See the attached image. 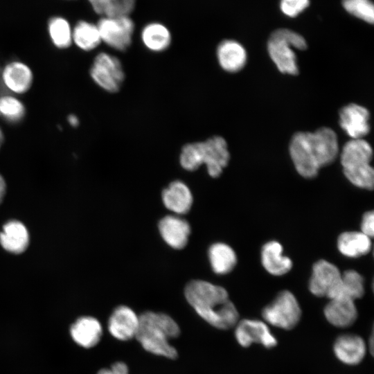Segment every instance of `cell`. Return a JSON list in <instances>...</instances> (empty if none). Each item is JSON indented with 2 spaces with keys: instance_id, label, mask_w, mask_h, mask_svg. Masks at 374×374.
<instances>
[{
  "instance_id": "1",
  "label": "cell",
  "mask_w": 374,
  "mask_h": 374,
  "mask_svg": "<svg viewBox=\"0 0 374 374\" xmlns=\"http://www.w3.org/2000/svg\"><path fill=\"white\" fill-rule=\"evenodd\" d=\"M289 151L298 173L305 178H313L321 168L332 163L337 158V136L327 127L314 132H298L291 139Z\"/></svg>"
},
{
  "instance_id": "2",
  "label": "cell",
  "mask_w": 374,
  "mask_h": 374,
  "mask_svg": "<svg viewBox=\"0 0 374 374\" xmlns=\"http://www.w3.org/2000/svg\"><path fill=\"white\" fill-rule=\"evenodd\" d=\"M184 293L188 303L212 326L228 330L239 321V313L224 287L206 280H193L186 285Z\"/></svg>"
},
{
  "instance_id": "3",
  "label": "cell",
  "mask_w": 374,
  "mask_h": 374,
  "mask_svg": "<svg viewBox=\"0 0 374 374\" xmlns=\"http://www.w3.org/2000/svg\"><path fill=\"white\" fill-rule=\"evenodd\" d=\"M139 317V325L135 337L148 352L169 359L177 357V350L170 344L176 338L180 329L169 315L147 311Z\"/></svg>"
},
{
  "instance_id": "4",
  "label": "cell",
  "mask_w": 374,
  "mask_h": 374,
  "mask_svg": "<svg viewBox=\"0 0 374 374\" xmlns=\"http://www.w3.org/2000/svg\"><path fill=\"white\" fill-rule=\"evenodd\" d=\"M373 149L364 139H351L343 146L341 163L347 179L355 186L372 190L374 170L371 166Z\"/></svg>"
},
{
  "instance_id": "5",
  "label": "cell",
  "mask_w": 374,
  "mask_h": 374,
  "mask_svg": "<svg viewBox=\"0 0 374 374\" xmlns=\"http://www.w3.org/2000/svg\"><path fill=\"white\" fill-rule=\"evenodd\" d=\"M307 43L303 36L289 29L274 31L267 42L269 57L279 71L285 74L297 75L299 67L294 49L305 50Z\"/></svg>"
},
{
  "instance_id": "6",
  "label": "cell",
  "mask_w": 374,
  "mask_h": 374,
  "mask_svg": "<svg viewBox=\"0 0 374 374\" xmlns=\"http://www.w3.org/2000/svg\"><path fill=\"white\" fill-rule=\"evenodd\" d=\"M262 316L267 323L291 330L299 322L301 310L295 296L288 290H283L264 308Z\"/></svg>"
},
{
  "instance_id": "7",
  "label": "cell",
  "mask_w": 374,
  "mask_h": 374,
  "mask_svg": "<svg viewBox=\"0 0 374 374\" xmlns=\"http://www.w3.org/2000/svg\"><path fill=\"white\" fill-rule=\"evenodd\" d=\"M89 71L91 79L99 87L112 93L121 89L125 78L120 59L106 52H100L95 57Z\"/></svg>"
},
{
  "instance_id": "8",
  "label": "cell",
  "mask_w": 374,
  "mask_h": 374,
  "mask_svg": "<svg viewBox=\"0 0 374 374\" xmlns=\"http://www.w3.org/2000/svg\"><path fill=\"white\" fill-rule=\"evenodd\" d=\"M101 41L117 51H125L132 42L134 23L130 16L102 17L96 24Z\"/></svg>"
},
{
  "instance_id": "9",
  "label": "cell",
  "mask_w": 374,
  "mask_h": 374,
  "mask_svg": "<svg viewBox=\"0 0 374 374\" xmlns=\"http://www.w3.org/2000/svg\"><path fill=\"white\" fill-rule=\"evenodd\" d=\"M341 273L332 263L320 260L314 263L309 282V290L316 296L329 299L339 296Z\"/></svg>"
},
{
  "instance_id": "10",
  "label": "cell",
  "mask_w": 374,
  "mask_h": 374,
  "mask_svg": "<svg viewBox=\"0 0 374 374\" xmlns=\"http://www.w3.org/2000/svg\"><path fill=\"white\" fill-rule=\"evenodd\" d=\"M235 326V339L242 347L247 348L253 344H259L269 349L277 345V339L265 322L244 319L238 321Z\"/></svg>"
},
{
  "instance_id": "11",
  "label": "cell",
  "mask_w": 374,
  "mask_h": 374,
  "mask_svg": "<svg viewBox=\"0 0 374 374\" xmlns=\"http://www.w3.org/2000/svg\"><path fill=\"white\" fill-rule=\"evenodd\" d=\"M202 142L201 161L210 177L220 176L230 160L226 140L221 136H213Z\"/></svg>"
},
{
  "instance_id": "12",
  "label": "cell",
  "mask_w": 374,
  "mask_h": 374,
  "mask_svg": "<svg viewBox=\"0 0 374 374\" xmlns=\"http://www.w3.org/2000/svg\"><path fill=\"white\" fill-rule=\"evenodd\" d=\"M339 125L352 139H363L371 130L370 113L359 105L350 103L339 113Z\"/></svg>"
},
{
  "instance_id": "13",
  "label": "cell",
  "mask_w": 374,
  "mask_h": 374,
  "mask_svg": "<svg viewBox=\"0 0 374 374\" xmlns=\"http://www.w3.org/2000/svg\"><path fill=\"white\" fill-rule=\"evenodd\" d=\"M139 325V316L125 305L115 308L108 321L110 334L121 341H127L135 337Z\"/></svg>"
},
{
  "instance_id": "14",
  "label": "cell",
  "mask_w": 374,
  "mask_h": 374,
  "mask_svg": "<svg viewBox=\"0 0 374 374\" xmlns=\"http://www.w3.org/2000/svg\"><path fill=\"white\" fill-rule=\"evenodd\" d=\"M333 352L341 362L353 366L359 364L364 358L366 346L361 337L345 334L339 336L335 341Z\"/></svg>"
},
{
  "instance_id": "15",
  "label": "cell",
  "mask_w": 374,
  "mask_h": 374,
  "mask_svg": "<svg viewBox=\"0 0 374 374\" xmlns=\"http://www.w3.org/2000/svg\"><path fill=\"white\" fill-rule=\"evenodd\" d=\"M216 57L221 69L233 73L244 67L247 53L244 46L238 41L224 39L217 46Z\"/></svg>"
},
{
  "instance_id": "16",
  "label": "cell",
  "mask_w": 374,
  "mask_h": 374,
  "mask_svg": "<svg viewBox=\"0 0 374 374\" xmlns=\"http://www.w3.org/2000/svg\"><path fill=\"white\" fill-rule=\"evenodd\" d=\"M159 229L162 238L172 248L181 249L187 244L190 226L186 220L167 215L159 221Z\"/></svg>"
},
{
  "instance_id": "17",
  "label": "cell",
  "mask_w": 374,
  "mask_h": 374,
  "mask_svg": "<svg viewBox=\"0 0 374 374\" xmlns=\"http://www.w3.org/2000/svg\"><path fill=\"white\" fill-rule=\"evenodd\" d=\"M354 301L344 297L330 299L324 308L326 319L337 328L352 326L357 318V310Z\"/></svg>"
},
{
  "instance_id": "18",
  "label": "cell",
  "mask_w": 374,
  "mask_h": 374,
  "mask_svg": "<svg viewBox=\"0 0 374 374\" xmlns=\"http://www.w3.org/2000/svg\"><path fill=\"white\" fill-rule=\"evenodd\" d=\"M29 242L28 231L21 222L12 220L3 226L0 232V244L6 251L21 253L28 248Z\"/></svg>"
},
{
  "instance_id": "19",
  "label": "cell",
  "mask_w": 374,
  "mask_h": 374,
  "mask_svg": "<svg viewBox=\"0 0 374 374\" xmlns=\"http://www.w3.org/2000/svg\"><path fill=\"white\" fill-rule=\"evenodd\" d=\"M165 206L177 214L189 211L193 204V195L188 186L180 180L171 182L162 192Z\"/></svg>"
},
{
  "instance_id": "20",
  "label": "cell",
  "mask_w": 374,
  "mask_h": 374,
  "mask_svg": "<svg viewBox=\"0 0 374 374\" xmlns=\"http://www.w3.org/2000/svg\"><path fill=\"white\" fill-rule=\"evenodd\" d=\"M283 246L277 241L265 244L261 250V262L265 270L274 276H282L290 271L292 260L283 254Z\"/></svg>"
},
{
  "instance_id": "21",
  "label": "cell",
  "mask_w": 374,
  "mask_h": 374,
  "mask_svg": "<svg viewBox=\"0 0 374 374\" xmlns=\"http://www.w3.org/2000/svg\"><path fill=\"white\" fill-rule=\"evenodd\" d=\"M70 332L78 345L88 348L95 346L100 341L103 330L96 318L82 317L71 326Z\"/></svg>"
},
{
  "instance_id": "22",
  "label": "cell",
  "mask_w": 374,
  "mask_h": 374,
  "mask_svg": "<svg viewBox=\"0 0 374 374\" xmlns=\"http://www.w3.org/2000/svg\"><path fill=\"white\" fill-rule=\"evenodd\" d=\"M2 78L4 84L16 93H24L30 87L33 73L30 69L21 62H12L3 69Z\"/></svg>"
},
{
  "instance_id": "23",
  "label": "cell",
  "mask_w": 374,
  "mask_h": 374,
  "mask_svg": "<svg viewBox=\"0 0 374 374\" xmlns=\"http://www.w3.org/2000/svg\"><path fill=\"white\" fill-rule=\"evenodd\" d=\"M144 46L150 51L161 53L167 50L172 42L170 30L163 24L151 22L146 24L141 33Z\"/></svg>"
},
{
  "instance_id": "24",
  "label": "cell",
  "mask_w": 374,
  "mask_h": 374,
  "mask_svg": "<svg viewBox=\"0 0 374 374\" xmlns=\"http://www.w3.org/2000/svg\"><path fill=\"white\" fill-rule=\"evenodd\" d=\"M337 248L345 256L357 258L371 251V238L361 231L344 232L337 239Z\"/></svg>"
},
{
  "instance_id": "25",
  "label": "cell",
  "mask_w": 374,
  "mask_h": 374,
  "mask_svg": "<svg viewBox=\"0 0 374 374\" xmlns=\"http://www.w3.org/2000/svg\"><path fill=\"white\" fill-rule=\"evenodd\" d=\"M208 258L213 271L217 274L229 273L237 263L235 252L223 242L214 243L209 247Z\"/></svg>"
},
{
  "instance_id": "26",
  "label": "cell",
  "mask_w": 374,
  "mask_h": 374,
  "mask_svg": "<svg viewBox=\"0 0 374 374\" xmlns=\"http://www.w3.org/2000/svg\"><path fill=\"white\" fill-rule=\"evenodd\" d=\"M72 40L84 51L93 50L102 42L97 25L79 21L72 31Z\"/></svg>"
},
{
  "instance_id": "27",
  "label": "cell",
  "mask_w": 374,
  "mask_h": 374,
  "mask_svg": "<svg viewBox=\"0 0 374 374\" xmlns=\"http://www.w3.org/2000/svg\"><path fill=\"white\" fill-rule=\"evenodd\" d=\"M93 10L102 17L130 16L136 0H88Z\"/></svg>"
},
{
  "instance_id": "28",
  "label": "cell",
  "mask_w": 374,
  "mask_h": 374,
  "mask_svg": "<svg viewBox=\"0 0 374 374\" xmlns=\"http://www.w3.org/2000/svg\"><path fill=\"white\" fill-rule=\"evenodd\" d=\"M364 294V278L357 271L348 269L341 273V290L337 297H344L355 301L362 297Z\"/></svg>"
},
{
  "instance_id": "29",
  "label": "cell",
  "mask_w": 374,
  "mask_h": 374,
  "mask_svg": "<svg viewBox=\"0 0 374 374\" xmlns=\"http://www.w3.org/2000/svg\"><path fill=\"white\" fill-rule=\"evenodd\" d=\"M52 42L60 48L69 47L72 42V30L68 21L61 17L52 18L48 23Z\"/></svg>"
},
{
  "instance_id": "30",
  "label": "cell",
  "mask_w": 374,
  "mask_h": 374,
  "mask_svg": "<svg viewBox=\"0 0 374 374\" xmlns=\"http://www.w3.org/2000/svg\"><path fill=\"white\" fill-rule=\"evenodd\" d=\"M201 141H195L185 144L179 154V163L181 168L187 171H195L202 164L201 161Z\"/></svg>"
},
{
  "instance_id": "31",
  "label": "cell",
  "mask_w": 374,
  "mask_h": 374,
  "mask_svg": "<svg viewBox=\"0 0 374 374\" xmlns=\"http://www.w3.org/2000/svg\"><path fill=\"white\" fill-rule=\"evenodd\" d=\"M342 5L350 14L368 23H373L374 7L371 0H342Z\"/></svg>"
},
{
  "instance_id": "32",
  "label": "cell",
  "mask_w": 374,
  "mask_h": 374,
  "mask_svg": "<svg viewBox=\"0 0 374 374\" xmlns=\"http://www.w3.org/2000/svg\"><path fill=\"white\" fill-rule=\"evenodd\" d=\"M0 114L10 122H18L25 115V107L19 99L5 96L0 98Z\"/></svg>"
},
{
  "instance_id": "33",
  "label": "cell",
  "mask_w": 374,
  "mask_h": 374,
  "mask_svg": "<svg viewBox=\"0 0 374 374\" xmlns=\"http://www.w3.org/2000/svg\"><path fill=\"white\" fill-rule=\"evenodd\" d=\"M309 0H280V10L287 16L295 17L309 6Z\"/></svg>"
},
{
  "instance_id": "34",
  "label": "cell",
  "mask_w": 374,
  "mask_h": 374,
  "mask_svg": "<svg viewBox=\"0 0 374 374\" xmlns=\"http://www.w3.org/2000/svg\"><path fill=\"white\" fill-rule=\"evenodd\" d=\"M361 232L372 238L374 234V213L373 211L365 213L361 222Z\"/></svg>"
},
{
  "instance_id": "35",
  "label": "cell",
  "mask_w": 374,
  "mask_h": 374,
  "mask_svg": "<svg viewBox=\"0 0 374 374\" xmlns=\"http://www.w3.org/2000/svg\"><path fill=\"white\" fill-rule=\"evenodd\" d=\"M97 374H129L128 367L124 362L114 363L109 368H103Z\"/></svg>"
},
{
  "instance_id": "36",
  "label": "cell",
  "mask_w": 374,
  "mask_h": 374,
  "mask_svg": "<svg viewBox=\"0 0 374 374\" xmlns=\"http://www.w3.org/2000/svg\"><path fill=\"white\" fill-rule=\"evenodd\" d=\"M6 192V183L1 175H0V204H1Z\"/></svg>"
},
{
  "instance_id": "37",
  "label": "cell",
  "mask_w": 374,
  "mask_h": 374,
  "mask_svg": "<svg viewBox=\"0 0 374 374\" xmlns=\"http://www.w3.org/2000/svg\"><path fill=\"white\" fill-rule=\"evenodd\" d=\"M68 122L73 127H76L79 124V120L78 117L73 114H71L69 116Z\"/></svg>"
},
{
  "instance_id": "38",
  "label": "cell",
  "mask_w": 374,
  "mask_h": 374,
  "mask_svg": "<svg viewBox=\"0 0 374 374\" xmlns=\"http://www.w3.org/2000/svg\"><path fill=\"white\" fill-rule=\"evenodd\" d=\"M3 141V135L2 131H1V130L0 128V148L2 145Z\"/></svg>"
}]
</instances>
